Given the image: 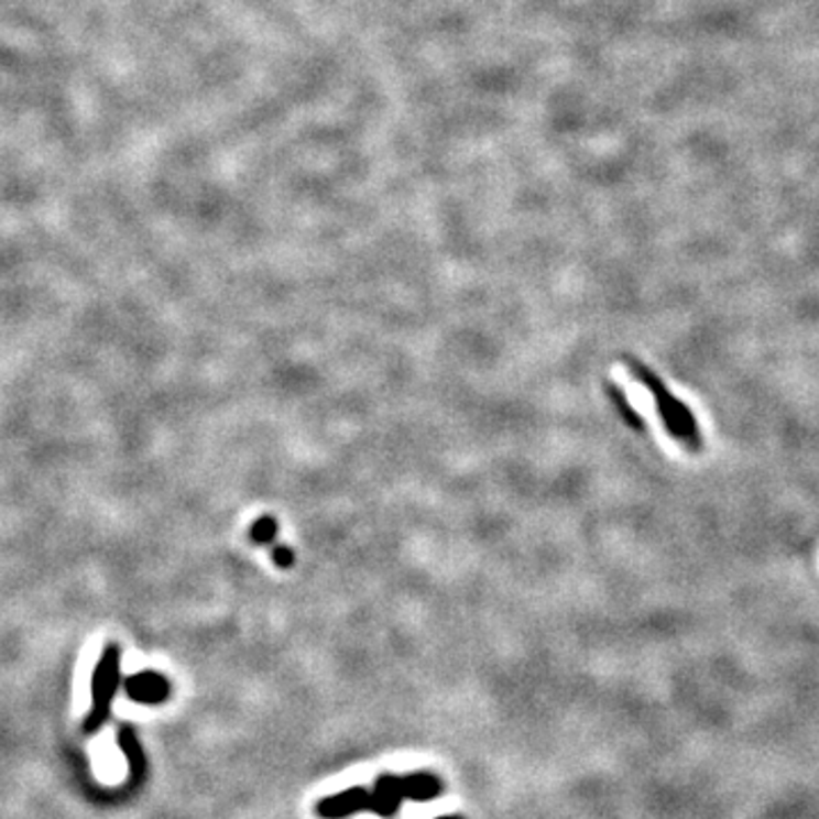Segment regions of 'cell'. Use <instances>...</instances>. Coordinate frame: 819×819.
Wrapping results in <instances>:
<instances>
[{"label": "cell", "mask_w": 819, "mask_h": 819, "mask_svg": "<svg viewBox=\"0 0 819 819\" xmlns=\"http://www.w3.org/2000/svg\"><path fill=\"white\" fill-rule=\"evenodd\" d=\"M369 795H371L369 810L375 812L379 817H383V819H392L405 801L401 778L394 776V774H383V776L375 778Z\"/></svg>", "instance_id": "cell-5"}, {"label": "cell", "mask_w": 819, "mask_h": 819, "mask_svg": "<svg viewBox=\"0 0 819 819\" xmlns=\"http://www.w3.org/2000/svg\"><path fill=\"white\" fill-rule=\"evenodd\" d=\"M605 390H608V396L612 398L614 407L620 410V417H622V419H624L633 430H644V422H642V417L635 413L633 405L629 403L624 390H620V387L614 385V383H605Z\"/></svg>", "instance_id": "cell-8"}, {"label": "cell", "mask_w": 819, "mask_h": 819, "mask_svg": "<svg viewBox=\"0 0 819 819\" xmlns=\"http://www.w3.org/2000/svg\"><path fill=\"white\" fill-rule=\"evenodd\" d=\"M401 785H403L405 799H413V801H419V804H428V801L437 799L444 790L441 778L430 774V772L407 774V776L401 778Z\"/></svg>", "instance_id": "cell-6"}, {"label": "cell", "mask_w": 819, "mask_h": 819, "mask_svg": "<svg viewBox=\"0 0 819 819\" xmlns=\"http://www.w3.org/2000/svg\"><path fill=\"white\" fill-rule=\"evenodd\" d=\"M626 362H629V369L633 371L635 379H640V383L648 392H652L658 413H660V419H663V426L669 433V437L678 439L680 444H686L690 451H699L703 441H701V430H699V424L692 415V410L682 401H678L667 390V385L663 383L660 375H656L644 362H640L635 358H626Z\"/></svg>", "instance_id": "cell-1"}, {"label": "cell", "mask_w": 819, "mask_h": 819, "mask_svg": "<svg viewBox=\"0 0 819 819\" xmlns=\"http://www.w3.org/2000/svg\"><path fill=\"white\" fill-rule=\"evenodd\" d=\"M119 744H121L123 754L128 758L132 778L140 780L144 776V772H146V754H144V749H142L140 740H136L132 727H121L119 729Z\"/></svg>", "instance_id": "cell-7"}, {"label": "cell", "mask_w": 819, "mask_h": 819, "mask_svg": "<svg viewBox=\"0 0 819 819\" xmlns=\"http://www.w3.org/2000/svg\"><path fill=\"white\" fill-rule=\"evenodd\" d=\"M171 682L160 671H140L125 680V695L136 703H162L168 699Z\"/></svg>", "instance_id": "cell-4"}, {"label": "cell", "mask_w": 819, "mask_h": 819, "mask_svg": "<svg viewBox=\"0 0 819 819\" xmlns=\"http://www.w3.org/2000/svg\"><path fill=\"white\" fill-rule=\"evenodd\" d=\"M279 535V522L273 517H260L258 522H253L251 526V539L258 542V544H269L273 542V537Z\"/></svg>", "instance_id": "cell-9"}, {"label": "cell", "mask_w": 819, "mask_h": 819, "mask_svg": "<svg viewBox=\"0 0 819 819\" xmlns=\"http://www.w3.org/2000/svg\"><path fill=\"white\" fill-rule=\"evenodd\" d=\"M435 819H465L462 815H441V817H435Z\"/></svg>", "instance_id": "cell-11"}, {"label": "cell", "mask_w": 819, "mask_h": 819, "mask_svg": "<svg viewBox=\"0 0 819 819\" xmlns=\"http://www.w3.org/2000/svg\"><path fill=\"white\" fill-rule=\"evenodd\" d=\"M369 806H371L369 790L356 785V788H347V790H341L337 795L324 797L317 804V815L321 819H349L358 812L369 810Z\"/></svg>", "instance_id": "cell-3"}, {"label": "cell", "mask_w": 819, "mask_h": 819, "mask_svg": "<svg viewBox=\"0 0 819 819\" xmlns=\"http://www.w3.org/2000/svg\"><path fill=\"white\" fill-rule=\"evenodd\" d=\"M271 558L283 569H290L294 565V552L287 549V546H276V549H273V554H271Z\"/></svg>", "instance_id": "cell-10"}, {"label": "cell", "mask_w": 819, "mask_h": 819, "mask_svg": "<svg viewBox=\"0 0 819 819\" xmlns=\"http://www.w3.org/2000/svg\"><path fill=\"white\" fill-rule=\"evenodd\" d=\"M121 682V648L108 644L91 674V710L85 720V733H96L102 729L112 714V701Z\"/></svg>", "instance_id": "cell-2"}]
</instances>
